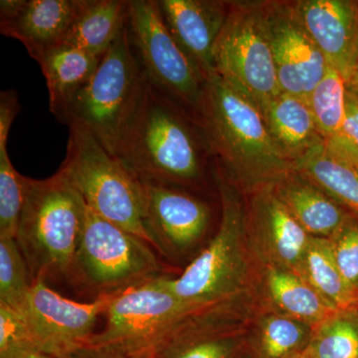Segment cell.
<instances>
[{
  "label": "cell",
  "instance_id": "6da1fadb",
  "mask_svg": "<svg viewBox=\"0 0 358 358\" xmlns=\"http://www.w3.org/2000/svg\"><path fill=\"white\" fill-rule=\"evenodd\" d=\"M199 122L214 155L245 189L259 192L296 171L278 150L256 103L217 74L205 82Z\"/></svg>",
  "mask_w": 358,
  "mask_h": 358
},
{
  "label": "cell",
  "instance_id": "7a4b0ae2",
  "mask_svg": "<svg viewBox=\"0 0 358 358\" xmlns=\"http://www.w3.org/2000/svg\"><path fill=\"white\" fill-rule=\"evenodd\" d=\"M185 113L147 80L117 157L141 180L196 185L203 178L204 152H213L206 134L199 136Z\"/></svg>",
  "mask_w": 358,
  "mask_h": 358
},
{
  "label": "cell",
  "instance_id": "3957f363",
  "mask_svg": "<svg viewBox=\"0 0 358 358\" xmlns=\"http://www.w3.org/2000/svg\"><path fill=\"white\" fill-rule=\"evenodd\" d=\"M87 205L64 174L24 178V202L16 242L31 281L53 275L69 279L81 238Z\"/></svg>",
  "mask_w": 358,
  "mask_h": 358
},
{
  "label": "cell",
  "instance_id": "277c9868",
  "mask_svg": "<svg viewBox=\"0 0 358 358\" xmlns=\"http://www.w3.org/2000/svg\"><path fill=\"white\" fill-rule=\"evenodd\" d=\"M145 81L129 43L126 24L101 57L88 84L71 101L58 121L86 129L117 157L140 105Z\"/></svg>",
  "mask_w": 358,
  "mask_h": 358
},
{
  "label": "cell",
  "instance_id": "5b68a950",
  "mask_svg": "<svg viewBox=\"0 0 358 358\" xmlns=\"http://www.w3.org/2000/svg\"><path fill=\"white\" fill-rule=\"evenodd\" d=\"M67 154L59 171L87 207L152 246L145 226L143 182L86 129L70 124Z\"/></svg>",
  "mask_w": 358,
  "mask_h": 358
},
{
  "label": "cell",
  "instance_id": "8992f818",
  "mask_svg": "<svg viewBox=\"0 0 358 358\" xmlns=\"http://www.w3.org/2000/svg\"><path fill=\"white\" fill-rule=\"evenodd\" d=\"M219 192L222 212L217 232L182 274L176 279L169 278L171 291L192 310L225 303L244 284L246 216L243 205L227 183H219Z\"/></svg>",
  "mask_w": 358,
  "mask_h": 358
},
{
  "label": "cell",
  "instance_id": "52a82bcc",
  "mask_svg": "<svg viewBox=\"0 0 358 358\" xmlns=\"http://www.w3.org/2000/svg\"><path fill=\"white\" fill-rule=\"evenodd\" d=\"M160 271L162 265L148 242L87 207L69 281L99 296L159 275Z\"/></svg>",
  "mask_w": 358,
  "mask_h": 358
},
{
  "label": "cell",
  "instance_id": "ba28073f",
  "mask_svg": "<svg viewBox=\"0 0 358 358\" xmlns=\"http://www.w3.org/2000/svg\"><path fill=\"white\" fill-rule=\"evenodd\" d=\"M127 29L150 84L199 122L206 80L169 32L157 0H129Z\"/></svg>",
  "mask_w": 358,
  "mask_h": 358
},
{
  "label": "cell",
  "instance_id": "9c48e42d",
  "mask_svg": "<svg viewBox=\"0 0 358 358\" xmlns=\"http://www.w3.org/2000/svg\"><path fill=\"white\" fill-rule=\"evenodd\" d=\"M214 72L262 110L282 93L268 41L262 1H231L213 50Z\"/></svg>",
  "mask_w": 358,
  "mask_h": 358
},
{
  "label": "cell",
  "instance_id": "30bf717a",
  "mask_svg": "<svg viewBox=\"0 0 358 358\" xmlns=\"http://www.w3.org/2000/svg\"><path fill=\"white\" fill-rule=\"evenodd\" d=\"M192 310L171 291L169 277L155 275L117 292L103 313L105 327L88 343L119 345L152 357L162 336Z\"/></svg>",
  "mask_w": 358,
  "mask_h": 358
},
{
  "label": "cell",
  "instance_id": "8fae6325",
  "mask_svg": "<svg viewBox=\"0 0 358 358\" xmlns=\"http://www.w3.org/2000/svg\"><path fill=\"white\" fill-rule=\"evenodd\" d=\"M117 292L80 303L56 293L45 280L32 282L21 313L33 345L51 357L61 358L88 343L95 334L99 315L105 313Z\"/></svg>",
  "mask_w": 358,
  "mask_h": 358
},
{
  "label": "cell",
  "instance_id": "7c38bea8",
  "mask_svg": "<svg viewBox=\"0 0 358 358\" xmlns=\"http://www.w3.org/2000/svg\"><path fill=\"white\" fill-rule=\"evenodd\" d=\"M262 6L280 88L308 102L329 63L301 24L293 1H262Z\"/></svg>",
  "mask_w": 358,
  "mask_h": 358
},
{
  "label": "cell",
  "instance_id": "4fadbf2b",
  "mask_svg": "<svg viewBox=\"0 0 358 358\" xmlns=\"http://www.w3.org/2000/svg\"><path fill=\"white\" fill-rule=\"evenodd\" d=\"M145 194V226L159 253L185 255L206 234L210 209L201 200L174 186L141 180Z\"/></svg>",
  "mask_w": 358,
  "mask_h": 358
},
{
  "label": "cell",
  "instance_id": "5bb4252c",
  "mask_svg": "<svg viewBox=\"0 0 358 358\" xmlns=\"http://www.w3.org/2000/svg\"><path fill=\"white\" fill-rule=\"evenodd\" d=\"M301 24L345 83L352 80L358 51V1H293Z\"/></svg>",
  "mask_w": 358,
  "mask_h": 358
},
{
  "label": "cell",
  "instance_id": "9a60e30c",
  "mask_svg": "<svg viewBox=\"0 0 358 358\" xmlns=\"http://www.w3.org/2000/svg\"><path fill=\"white\" fill-rule=\"evenodd\" d=\"M226 303L186 313L157 343L152 358L236 357L243 352V339L225 324Z\"/></svg>",
  "mask_w": 358,
  "mask_h": 358
},
{
  "label": "cell",
  "instance_id": "2e32d148",
  "mask_svg": "<svg viewBox=\"0 0 358 358\" xmlns=\"http://www.w3.org/2000/svg\"><path fill=\"white\" fill-rule=\"evenodd\" d=\"M169 32L205 80L215 74L213 50L231 1L157 0Z\"/></svg>",
  "mask_w": 358,
  "mask_h": 358
},
{
  "label": "cell",
  "instance_id": "e0dca14e",
  "mask_svg": "<svg viewBox=\"0 0 358 358\" xmlns=\"http://www.w3.org/2000/svg\"><path fill=\"white\" fill-rule=\"evenodd\" d=\"M83 0H1L0 32L24 45L34 58L62 43Z\"/></svg>",
  "mask_w": 358,
  "mask_h": 358
},
{
  "label": "cell",
  "instance_id": "ac0fdd59",
  "mask_svg": "<svg viewBox=\"0 0 358 358\" xmlns=\"http://www.w3.org/2000/svg\"><path fill=\"white\" fill-rule=\"evenodd\" d=\"M251 222L268 258L299 275L312 236L275 196L273 186L255 192Z\"/></svg>",
  "mask_w": 358,
  "mask_h": 358
},
{
  "label": "cell",
  "instance_id": "d6986e66",
  "mask_svg": "<svg viewBox=\"0 0 358 358\" xmlns=\"http://www.w3.org/2000/svg\"><path fill=\"white\" fill-rule=\"evenodd\" d=\"M294 171L358 218V152L343 136L315 148Z\"/></svg>",
  "mask_w": 358,
  "mask_h": 358
},
{
  "label": "cell",
  "instance_id": "ffe728a7",
  "mask_svg": "<svg viewBox=\"0 0 358 358\" xmlns=\"http://www.w3.org/2000/svg\"><path fill=\"white\" fill-rule=\"evenodd\" d=\"M273 190L293 217L313 237L333 236L352 214L296 171L273 185Z\"/></svg>",
  "mask_w": 358,
  "mask_h": 358
},
{
  "label": "cell",
  "instance_id": "44dd1931",
  "mask_svg": "<svg viewBox=\"0 0 358 358\" xmlns=\"http://www.w3.org/2000/svg\"><path fill=\"white\" fill-rule=\"evenodd\" d=\"M262 115L278 150L294 166L324 143L308 103L300 96L282 92Z\"/></svg>",
  "mask_w": 358,
  "mask_h": 358
},
{
  "label": "cell",
  "instance_id": "7402d4cb",
  "mask_svg": "<svg viewBox=\"0 0 358 358\" xmlns=\"http://www.w3.org/2000/svg\"><path fill=\"white\" fill-rule=\"evenodd\" d=\"M46 80L52 114L59 120L77 94L88 84L101 57L60 43L35 56Z\"/></svg>",
  "mask_w": 358,
  "mask_h": 358
},
{
  "label": "cell",
  "instance_id": "603a6c76",
  "mask_svg": "<svg viewBox=\"0 0 358 358\" xmlns=\"http://www.w3.org/2000/svg\"><path fill=\"white\" fill-rule=\"evenodd\" d=\"M129 0H83L62 43L102 57L128 21Z\"/></svg>",
  "mask_w": 358,
  "mask_h": 358
},
{
  "label": "cell",
  "instance_id": "cb8c5ba5",
  "mask_svg": "<svg viewBox=\"0 0 358 358\" xmlns=\"http://www.w3.org/2000/svg\"><path fill=\"white\" fill-rule=\"evenodd\" d=\"M299 275L338 312L358 313V289L339 271L329 238L312 236Z\"/></svg>",
  "mask_w": 358,
  "mask_h": 358
},
{
  "label": "cell",
  "instance_id": "d4e9b609",
  "mask_svg": "<svg viewBox=\"0 0 358 358\" xmlns=\"http://www.w3.org/2000/svg\"><path fill=\"white\" fill-rule=\"evenodd\" d=\"M271 298L288 317L313 329L338 317L341 312L327 303L300 275L273 267L267 275Z\"/></svg>",
  "mask_w": 358,
  "mask_h": 358
},
{
  "label": "cell",
  "instance_id": "484cf974",
  "mask_svg": "<svg viewBox=\"0 0 358 358\" xmlns=\"http://www.w3.org/2000/svg\"><path fill=\"white\" fill-rule=\"evenodd\" d=\"M346 83L329 64L322 81L310 94L308 103L324 141L341 136L345 120Z\"/></svg>",
  "mask_w": 358,
  "mask_h": 358
},
{
  "label": "cell",
  "instance_id": "4316f807",
  "mask_svg": "<svg viewBox=\"0 0 358 358\" xmlns=\"http://www.w3.org/2000/svg\"><path fill=\"white\" fill-rule=\"evenodd\" d=\"M310 326L289 317H268L261 327L260 334L250 358H285L308 348L313 331Z\"/></svg>",
  "mask_w": 358,
  "mask_h": 358
},
{
  "label": "cell",
  "instance_id": "83f0119b",
  "mask_svg": "<svg viewBox=\"0 0 358 358\" xmlns=\"http://www.w3.org/2000/svg\"><path fill=\"white\" fill-rule=\"evenodd\" d=\"M307 350L313 358H358V313H339L313 329Z\"/></svg>",
  "mask_w": 358,
  "mask_h": 358
},
{
  "label": "cell",
  "instance_id": "f1b7e54d",
  "mask_svg": "<svg viewBox=\"0 0 358 358\" xmlns=\"http://www.w3.org/2000/svg\"><path fill=\"white\" fill-rule=\"evenodd\" d=\"M31 286L29 270L16 239H0V305L22 312Z\"/></svg>",
  "mask_w": 358,
  "mask_h": 358
},
{
  "label": "cell",
  "instance_id": "f546056e",
  "mask_svg": "<svg viewBox=\"0 0 358 358\" xmlns=\"http://www.w3.org/2000/svg\"><path fill=\"white\" fill-rule=\"evenodd\" d=\"M24 178L9 159L7 145H0V239H16L24 202Z\"/></svg>",
  "mask_w": 358,
  "mask_h": 358
},
{
  "label": "cell",
  "instance_id": "4dcf8cb0",
  "mask_svg": "<svg viewBox=\"0 0 358 358\" xmlns=\"http://www.w3.org/2000/svg\"><path fill=\"white\" fill-rule=\"evenodd\" d=\"M336 265L348 284L358 289V218L350 214L329 238Z\"/></svg>",
  "mask_w": 358,
  "mask_h": 358
},
{
  "label": "cell",
  "instance_id": "1f68e13d",
  "mask_svg": "<svg viewBox=\"0 0 358 358\" xmlns=\"http://www.w3.org/2000/svg\"><path fill=\"white\" fill-rule=\"evenodd\" d=\"M24 343L33 345L22 313L7 306L0 305V350Z\"/></svg>",
  "mask_w": 358,
  "mask_h": 358
},
{
  "label": "cell",
  "instance_id": "d6a6232c",
  "mask_svg": "<svg viewBox=\"0 0 358 358\" xmlns=\"http://www.w3.org/2000/svg\"><path fill=\"white\" fill-rule=\"evenodd\" d=\"M61 358H152L147 353L133 352L122 346L85 343Z\"/></svg>",
  "mask_w": 358,
  "mask_h": 358
},
{
  "label": "cell",
  "instance_id": "836d02e7",
  "mask_svg": "<svg viewBox=\"0 0 358 358\" xmlns=\"http://www.w3.org/2000/svg\"><path fill=\"white\" fill-rule=\"evenodd\" d=\"M21 109L18 95L14 90L0 94V145H7V138L16 115Z\"/></svg>",
  "mask_w": 358,
  "mask_h": 358
},
{
  "label": "cell",
  "instance_id": "e575fe53",
  "mask_svg": "<svg viewBox=\"0 0 358 358\" xmlns=\"http://www.w3.org/2000/svg\"><path fill=\"white\" fill-rule=\"evenodd\" d=\"M341 136L358 152V91L346 86L345 120Z\"/></svg>",
  "mask_w": 358,
  "mask_h": 358
},
{
  "label": "cell",
  "instance_id": "d590c367",
  "mask_svg": "<svg viewBox=\"0 0 358 358\" xmlns=\"http://www.w3.org/2000/svg\"><path fill=\"white\" fill-rule=\"evenodd\" d=\"M0 358H55L38 350L36 346L24 343L9 346L0 350Z\"/></svg>",
  "mask_w": 358,
  "mask_h": 358
},
{
  "label": "cell",
  "instance_id": "8d00e7d4",
  "mask_svg": "<svg viewBox=\"0 0 358 358\" xmlns=\"http://www.w3.org/2000/svg\"><path fill=\"white\" fill-rule=\"evenodd\" d=\"M348 87H352V88L357 90L358 91V51L357 56V61H355V70H353V75L352 80H350V83L346 84Z\"/></svg>",
  "mask_w": 358,
  "mask_h": 358
},
{
  "label": "cell",
  "instance_id": "74e56055",
  "mask_svg": "<svg viewBox=\"0 0 358 358\" xmlns=\"http://www.w3.org/2000/svg\"><path fill=\"white\" fill-rule=\"evenodd\" d=\"M285 358H313L310 357V353L308 352L307 348L303 352H299L294 353V355H289V357Z\"/></svg>",
  "mask_w": 358,
  "mask_h": 358
},
{
  "label": "cell",
  "instance_id": "f35d334b",
  "mask_svg": "<svg viewBox=\"0 0 358 358\" xmlns=\"http://www.w3.org/2000/svg\"><path fill=\"white\" fill-rule=\"evenodd\" d=\"M235 358H250V357L248 352H246L245 350H243V352L239 353V355H238Z\"/></svg>",
  "mask_w": 358,
  "mask_h": 358
}]
</instances>
